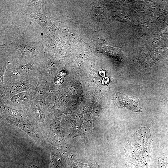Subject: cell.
I'll list each match as a JSON object with an SVG mask.
<instances>
[{"label":"cell","instance_id":"3957f363","mask_svg":"<svg viewBox=\"0 0 168 168\" xmlns=\"http://www.w3.org/2000/svg\"><path fill=\"white\" fill-rule=\"evenodd\" d=\"M38 79L17 81L5 86L1 90V100L9 99L14 95L21 92L28 91L33 94Z\"/></svg>","mask_w":168,"mask_h":168},{"label":"cell","instance_id":"30bf717a","mask_svg":"<svg viewBox=\"0 0 168 168\" xmlns=\"http://www.w3.org/2000/svg\"><path fill=\"white\" fill-rule=\"evenodd\" d=\"M67 72L65 71H62L59 73V76L62 77L65 76L67 75Z\"/></svg>","mask_w":168,"mask_h":168},{"label":"cell","instance_id":"9c48e42d","mask_svg":"<svg viewBox=\"0 0 168 168\" xmlns=\"http://www.w3.org/2000/svg\"><path fill=\"white\" fill-rule=\"evenodd\" d=\"M109 82V77H105V78H103L102 80V84L103 85H106L108 84Z\"/></svg>","mask_w":168,"mask_h":168},{"label":"cell","instance_id":"7a4b0ae2","mask_svg":"<svg viewBox=\"0 0 168 168\" xmlns=\"http://www.w3.org/2000/svg\"><path fill=\"white\" fill-rule=\"evenodd\" d=\"M2 120L8 123L19 127L31 136L38 143H45L44 136L41 133L33 127L28 116H12L1 115Z\"/></svg>","mask_w":168,"mask_h":168},{"label":"cell","instance_id":"7c38bea8","mask_svg":"<svg viewBox=\"0 0 168 168\" xmlns=\"http://www.w3.org/2000/svg\"><path fill=\"white\" fill-rule=\"evenodd\" d=\"M26 168H38V167L37 166L33 165L28 167Z\"/></svg>","mask_w":168,"mask_h":168},{"label":"cell","instance_id":"8fae6325","mask_svg":"<svg viewBox=\"0 0 168 168\" xmlns=\"http://www.w3.org/2000/svg\"><path fill=\"white\" fill-rule=\"evenodd\" d=\"M105 71H104V70H102L101 71H100V72H99V74H100V75L102 76H105Z\"/></svg>","mask_w":168,"mask_h":168},{"label":"cell","instance_id":"ba28073f","mask_svg":"<svg viewBox=\"0 0 168 168\" xmlns=\"http://www.w3.org/2000/svg\"><path fill=\"white\" fill-rule=\"evenodd\" d=\"M64 81L63 77L60 76L56 77L54 80L55 83L57 84H61Z\"/></svg>","mask_w":168,"mask_h":168},{"label":"cell","instance_id":"52a82bcc","mask_svg":"<svg viewBox=\"0 0 168 168\" xmlns=\"http://www.w3.org/2000/svg\"><path fill=\"white\" fill-rule=\"evenodd\" d=\"M51 83L40 75L33 93V100L44 101L51 91Z\"/></svg>","mask_w":168,"mask_h":168},{"label":"cell","instance_id":"5b68a950","mask_svg":"<svg viewBox=\"0 0 168 168\" xmlns=\"http://www.w3.org/2000/svg\"><path fill=\"white\" fill-rule=\"evenodd\" d=\"M33 94L26 91L14 95L9 99L1 100L3 104L11 108L26 111L33 102Z\"/></svg>","mask_w":168,"mask_h":168},{"label":"cell","instance_id":"277c9868","mask_svg":"<svg viewBox=\"0 0 168 168\" xmlns=\"http://www.w3.org/2000/svg\"><path fill=\"white\" fill-rule=\"evenodd\" d=\"M26 111L28 117L32 122L39 124L49 123L50 111L44 101L33 100Z\"/></svg>","mask_w":168,"mask_h":168},{"label":"cell","instance_id":"6da1fadb","mask_svg":"<svg viewBox=\"0 0 168 168\" xmlns=\"http://www.w3.org/2000/svg\"><path fill=\"white\" fill-rule=\"evenodd\" d=\"M153 145L150 129L141 127L130 138L124 148L126 168H149Z\"/></svg>","mask_w":168,"mask_h":168},{"label":"cell","instance_id":"8992f818","mask_svg":"<svg viewBox=\"0 0 168 168\" xmlns=\"http://www.w3.org/2000/svg\"><path fill=\"white\" fill-rule=\"evenodd\" d=\"M113 102L114 104L119 108L126 107L133 111H142L140 100L136 97H129L118 92L113 98Z\"/></svg>","mask_w":168,"mask_h":168}]
</instances>
